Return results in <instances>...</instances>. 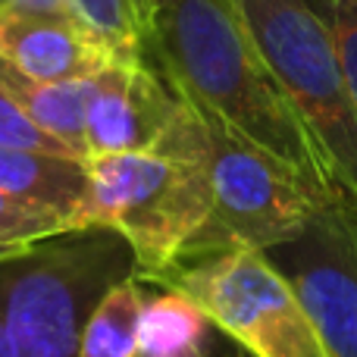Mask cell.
<instances>
[{
    "label": "cell",
    "instance_id": "7c38bea8",
    "mask_svg": "<svg viewBox=\"0 0 357 357\" xmlns=\"http://www.w3.org/2000/svg\"><path fill=\"white\" fill-rule=\"evenodd\" d=\"M210 320L188 295L167 289L148 295L138 320L135 357H191L201 351V339Z\"/></svg>",
    "mask_w": 357,
    "mask_h": 357
},
{
    "label": "cell",
    "instance_id": "8992f818",
    "mask_svg": "<svg viewBox=\"0 0 357 357\" xmlns=\"http://www.w3.org/2000/svg\"><path fill=\"white\" fill-rule=\"evenodd\" d=\"M160 285L188 295L216 329L257 357H329L301 298L264 251L178 266Z\"/></svg>",
    "mask_w": 357,
    "mask_h": 357
},
{
    "label": "cell",
    "instance_id": "5b68a950",
    "mask_svg": "<svg viewBox=\"0 0 357 357\" xmlns=\"http://www.w3.org/2000/svg\"><path fill=\"white\" fill-rule=\"evenodd\" d=\"M245 22L310 135L333 188L357 201V104L326 19L310 0H238Z\"/></svg>",
    "mask_w": 357,
    "mask_h": 357
},
{
    "label": "cell",
    "instance_id": "52a82bcc",
    "mask_svg": "<svg viewBox=\"0 0 357 357\" xmlns=\"http://www.w3.org/2000/svg\"><path fill=\"white\" fill-rule=\"evenodd\" d=\"M291 282L329 357H357V201L335 188L295 238L264 251Z\"/></svg>",
    "mask_w": 357,
    "mask_h": 357
},
{
    "label": "cell",
    "instance_id": "6da1fadb",
    "mask_svg": "<svg viewBox=\"0 0 357 357\" xmlns=\"http://www.w3.org/2000/svg\"><path fill=\"white\" fill-rule=\"evenodd\" d=\"M142 60L201 116L329 185L310 135L260 54L238 0H138Z\"/></svg>",
    "mask_w": 357,
    "mask_h": 357
},
{
    "label": "cell",
    "instance_id": "3957f363",
    "mask_svg": "<svg viewBox=\"0 0 357 357\" xmlns=\"http://www.w3.org/2000/svg\"><path fill=\"white\" fill-rule=\"evenodd\" d=\"M138 279L113 226H75L0 254V320L13 357H79L82 329L110 289Z\"/></svg>",
    "mask_w": 357,
    "mask_h": 357
},
{
    "label": "cell",
    "instance_id": "44dd1931",
    "mask_svg": "<svg viewBox=\"0 0 357 357\" xmlns=\"http://www.w3.org/2000/svg\"><path fill=\"white\" fill-rule=\"evenodd\" d=\"M0 357H13V354H10V342H6V329H3V320H0Z\"/></svg>",
    "mask_w": 357,
    "mask_h": 357
},
{
    "label": "cell",
    "instance_id": "d6986e66",
    "mask_svg": "<svg viewBox=\"0 0 357 357\" xmlns=\"http://www.w3.org/2000/svg\"><path fill=\"white\" fill-rule=\"evenodd\" d=\"M3 10H35V13H66L63 0H0V13Z\"/></svg>",
    "mask_w": 357,
    "mask_h": 357
},
{
    "label": "cell",
    "instance_id": "7a4b0ae2",
    "mask_svg": "<svg viewBox=\"0 0 357 357\" xmlns=\"http://www.w3.org/2000/svg\"><path fill=\"white\" fill-rule=\"evenodd\" d=\"M210 213L201 160V119L182 100L154 151L88 160V197L79 226H113L126 235L142 282H160Z\"/></svg>",
    "mask_w": 357,
    "mask_h": 357
},
{
    "label": "cell",
    "instance_id": "9a60e30c",
    "mask_svg": "<svg viewBox=\"0 0 357 357\" xmlns=\"http://www.w3.org/2000/svg\"><path fill=\"white\" fill-rule=\"evenodd\" d=\"M60 229H73V226H66V220H60V216L50 213V210H41L29 201H19L10 191L0 188V232L3 235H10V238L25 245V241L54 235V232H60Z\"/></svg>",
    "mask_w": 357,
    "mask_h": 357
},
{
    "label": "cell",
    "instance_id": "4fadbf2b",
    "mask_svg": "<svg viewBox=\"0 0 357 357\" xmlns=\"http://www.w3.org/2000/svg\"><path fill=\"white\" fill-rule=\"evenodd\" d=\"M144 298L142 279H126L107 291L82 329L79 357H135Z\"/></svg>",
    "mask_w": 357,
    "mask_h": 357
},
{
    "label": "cell",
    "instance_id": "2e32d148",
    "mask_svg": "<svg viewBox=\"0 0 357 357\" xmlns=\"http://www.w3.org/2000/svg\"><path fill=\"white\" fill-rule=\"evenodd\" d=\"M0 148H25V151H44V154L75 157L66 144H60L54 135L38 129L3 88H0Z\"/></svg>",
    "mask_w": 357,
    "mask_h": 357
},
{
    "label": "cell",
    "instance_id": "5bb4252c",
    "mask_svg": "<svg viewBox=\"0 0 357 357\" xmlns=\"http://www.w3.org/2000/svg\"><path fill=\"white\" fill-rule=\"evenodd\" d=\"M66 13L88 29L113 60H142V3L138 0H63Z\"/></svg>",
    "mask_w": 357,
    "mask_h": 357
},
{
    "label": "cell",
    "instance_id": "7402d4cb",
    "mask_svg": "<svg viewBox=\"0 0 357 357\" xmlns=\"http://www.w3.org/2000/svg\"><path fill=\"white\" fill-rule=\"evenodd\" d=\"M191 357H201V351H197V354H191Z\"/></svg>",
    "mask_w": 357,
    "mask_h": 357
},
{
    "label": "cell",
    "instance_id": "ba28073f",
    "mask_svg": "<svg viewBox=\"0 0 357 357\" xmlns=\"http://www.w3.org/2000/svg\"><path fill=\"white\" fill-rule=\"evenodd\" d=\"M182 110V98L144 60H116L91 79L85 110L88 160L154 151Z\"/></svg>",
    "mask_w": 357,
    "mask_h": 357
},
{
    "label": "cell",
    "instance_id": "ffe728a7",
    "mask_svg": "<svg viewBox=\"0 0 357 357\" xmlns=\"http://www.w3.org/2000/svg\"><path fill=\"white\" fill-rule=\"evenodd\" d=\"M22 245V241H16V238H10V235H3L0 232V254H10V251H16V248ZM29 245V241H25Z\"/></svg>",
    "mask_w": 357,
    "mask_h": 357
},
{
    "label": "cell",
    "instance_id": "e0dca14e",
    "mask_svg": "<svg viewBox=\"0 0 357 357\" xmlns=\"http://www.w3.org/2000/svg\"><path fill=\"white\" fill-rule=\"evenodd\" d=\"M326 19L333 41L339 47L342 69H345L348 88L357 104V0H310Z\"/></svg>",
    "mask_w": 357,
    "mask_h": 357
},
{
    "label": "cell",
    "instance_id": "ac0fdd59",
    "mask_svg": "<svg viewBox=\"0 0 357 357\" xmlns=\"http://www.w3.org/2000/svg\"><path fill=\"white\" fill-rule=\"evenodd\" d=\"M201 357H257V354H251L245 345H238L232 335H226L222 329H216L213 323H210L201 339Z\"/></svg>",
    "mask_w": 357,
    "mask_h": 357
},
{
    "label": "cell",
    "instance_id": "9c48e42d",
    "mask_svg": "<svg viewBox=\"0 0 357 357\" xmlns=\"http://www.w3.org/2000/svg\"><path fill=\"white\" fill-rule=\"evenodd\" d=\"M0 60L41 82L91 79L110 63V50L69 13L3 10L0 13Z\"/></svg>",
    "mask_w": 357,
    "mask_h": 357
},
{
    "label": "cell",
    "instance_id": "8fae6325",
    "mask_svg": "<svg viewBox=\"0 0 357 357\" xmlns=\"http://www.w3.org/2000/svg\"><path fill=\"white\" fill-rule=\"evenodd\" d=\"M94 79V75H91ZM91 79L75 82H41L19 73L16 66L0 60V88L19 104V110L60 144H66L79 160L88 163L85 148V110Z\"/></svg>",
    "mask_w": 357,
    "mask_h": 357
},
{
    "label": "cell",
    "instance_id": "30bf717a",
    "mask_svg": "<svg viewBox=\"0 0 357 357\" xmlns=\"http://www.w3.org/2000/svg\"><path fill=\"white\" fill-rule=\"evenodd\" d=\"M0 188L79 226L88 197V163L66 154L0 148Z\"/></svg>",
    "mask_w": 357,
    "mask_h": 357
},
{
    "label": "cell",
    "instance_id": "277c9868",
    "mask_svg": "<svg viewBox=\"0 0 357 357\" xmlns=\"http://www.w3.org/2000/svg\"><path fill=\"white\" fill-rule=\"evenodd\" d=\"M197 113V110H195ZM201 160L210 182V213L182 248L178 266L213 260L232 251H270L295 238L333 185L314 182L270 151L235 135L222 123L201 116Z\"/></svg>",
    "mask_w": 357,
    "mask_h": 357
}]
</instances>
